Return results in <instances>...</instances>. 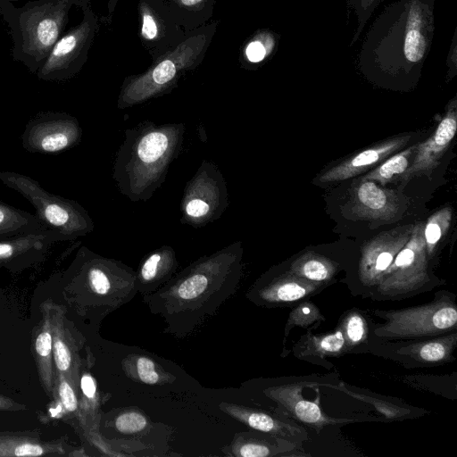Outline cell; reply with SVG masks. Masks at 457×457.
Listing matches in <instances>:
<instances>
[{"label":"cell","instance_id":"6da1fadb","mask_svg":"<svg viewBox=\"0 0 457 457\" xmlns=\"http://www.w3.org/2000/svg\"><path fill=\"white\" fill-rule=\"evenodd\" d=\"M436 0H396L376 17L361 42L357 65L383 82L413 81L428 57Z\"/></svg>","mask_w":457,"mask_h":457},{"label":"cell","instance_id":"7a4b0ae2","mask_svg":"<svg viewBox=\"0 0 457 457\" xmlns=\"http://www.w3.org/2000/svg\"><path fill=\"white\" fill-rule=\"evenodd\" d=\"M242 254L241 242L236 241L200 257L144 299L165 317L173 332L190 331L233 294L240 280Z\"/></svg>","mask_w":457,"mask_h":457},{"label":"cell","instance_id":"3957f363","mask_svg":"<svg viewBox=\"0 0 457 457\" xmlns=\"http://www.w3.org/2000/svg\"><path fill=\"white\" fill-rule=\"evenodd\" d=\"M184 135L183 122L144 120L127 129L113 164L112 179L119 191L132 202L149 200L165 181Z\"/></svg>","mask_w":457,"mask_h":457},{"label":"cell","instance_id":"277c9868","mask_svg":"<svg viewBox=\"0 0 457 457\" xmlns=\"http://www.w3.org/2000/svg\"><path fill=\"white\" fill-rule=\"evenodd\" d=\"M75 0H33L16 7L0 6V15L10 29L12 58L36 74L53 46L63 34L69 11Z\"/></svg>","mask_w":457,"mask_h":457},{"label":"cell","instance_id":"5b68a950","mask_svg":"<svg viewBox=\"0 0 457 457\" xmlns=\"http://www.w3.org/2000/svg\"><path fill=\"white\" fill-rule=\"evenodd\" d=\"M455 300V294L440 290L429 303L401 309L374 310L373 313L384 322L373 323V342L422 340L456 331Z\"/></svg>","mask_w":457,"mask_h":457},{"label":"cell","instance_id":"8992f818","mask_svg":"<svg viewBox=\"0 0 457 457\" xmlns=\"http://www.w3.org/2000/svg\"><path fill=\"white\" fill-rule=\"evenodd\" d=\"M207 44L204 34L188 37L165 52L146 71L127 78L118 96V109L132 107L169 92L185 71L197 65Z\"/></svg>","mask_w":457,"mask_h":457},{"label":"cell","instance_id":"52a82bcc","mask_svg":"<svg viewBox=\"0 0 457 457\" xmlns=\"http://www.w3.org/2000/svg\"><path fill=\"white\" fill-rule=\"evenodd\" d=\"M0 181L32 204L37 217L46 229L61 234L66 240L76 239L94 230V221L81 204L48 192L29 176L1 171Z\"/></svg>","mask_w":457,"mask_h":457},{"label":"cell","instance_id":"ba28073f","mask_svg":"<svg viewBox=\"0 0 457 457\" xmlns=\"http://www.w3.org/2000/svg\"><path fill=\"white\" fill-rule=\"evenodd\" d=\"M423 227L424 223L412 225L407 243L367 298L373 301H401L431 291L443 284L444 281L430 272Z\"/></svg>","mask_w":457,"mask_h":457},{"label":"cell","instance_id":"9c48e42d","mask_svg":"<svg viewBox=\"0 0 457 457\" xmlns=\"http://www.w3.org/2000/svg\"><path fill=\"white\" fill-rule=\"evenodd\" d=\"M228 205L226 180L219 168L203 160L187 181L180 203V222L193 228L218 220Z\"/></svg>","mask_w":457,"mask_h":457},{"label":"cell","instance_id":"30bf717a","mask_svg":"<svg viewBox=\"0 0 457 457\" xmlns=\"http://www.w3.org/2000/svg\"><path fill=\"white\" fill-rule=\"evenodd\" d=\"M81 21L63 33L56 41L35 74L45 81H66L76 76L85 64L97 29V20L90 4L82 0Z\"/></svg>","mask_w":457,"mask_h":457},{"label":"cell","instance_id":"8fae6325","mask_svg":"<svg viewBox=\"0 0 457 457\" xmlns=\"http://www.w3.org/2000/svg\"><path fill=\"white\" fill-rule=\"evenodd\" d=\"M411 228L412 225L381 233L361 246L354 279L347 283L353 295L367 298L377 287L407 243Z\"/></svg>","mask_w":457,"mask_h":457},{"label":"cell","instance_id":"7c38bea8","mask_svg":"<svg viewBox=\"0 0 457 457\" xmlns=\"http://www.w3.org/2000/svg\"><path fill=\"white\" fill-rule=\"evenodd\" d=\"M82 134L76 117L66 112H41L26 124L21 145L29 153L58 154L79 145Z\"/></svg>","mask_w":457,"mask_h":457},{"label":"cell","instance_id":"4fadbf2b","mask_svg":"<svg viewBox=\"0 0 457 457\" xmlns=\"http://www.w3.org/2000/svg\"><path fill=\"white\" fill-rule=\"evenodd\" d=\"M327 286L298 278L287 271L264 275L249 290L247 297L267 308L294 307L323 291Z\"/></svg>","mask_w":457,"mask_h":457},{"label":"cell","instance_id":"5bb4252c","mask_svg":"<svg viewBox=\"0 0 457 457\" xmlns=\"http://www.w3.org/2000/svg\"><path fill=\"white\" fill-rule=\"evenodd\" d=\"M457 129V101L454 96L435 132L423 143L417 144L412 161L402 176V182L408 183L420 176H429L437 167L450 146Z\"/></svg>","mask_w":457,"mask_h":457},{"label":"cell","instance_id":"9a60e30c","mask_svg":"<svg viewBox=\"0 0 457 457\" xmlns=\"http://www.w3.org/2000/svg\"><path fill=\"white\" fill-rule=\"evenodd\" d=\"M385 350L387 356L405 364L406 367L428 366L451 362L455 358L457 332L408 342L389 343Z\"/></svg>","mask_w":457,"mask_h":457},{"label":"cell","instance_id":"2e32d148","mask_svg":"<svg viewBox=\"0 0 457 457\" xmlns=\"http://www.w3.org/2000/svg\"><path fill=\"white\" fill-rule=\"evenodd\" d=\"M304 386L305 384L303 383L275 386L269 388L266 394L278 404L284 416L315 428L317 433L326 426L344 425L355 421V420L336 419L325 415L318 401L303 398L302 389Z\"/></svg>","mask_w":457,"mask_h":457},{"label":"cell","instance_id":"e0dca14e","mask_svg":"<svg viewBox=\"0 0 457 457\" xmlns=\"http://www.w3.org/2000/svg\"><path fill=\"white\" fill-rule=\"evenodd\" d=\"M352 204L353 212L362 219L392 220L400 212L395 193L369 179H361L353 188Z\"/></svg>","mask_w":457,"mask_h":457},{"label":"cell","instance_id":"ac0fdd59","mask_svg":"<svg viewBox=\"0 0 457 457\" xmlns=\"http://www.w3.org/2000/svg\"><path fill=\"white\" fill-rule=\"evenodd\" d=\"M410 138V135L397 137L365 149L327 170L319 180L321 183L338 182L359 175L405 146Z\"/></svg>","mask_w":457,"mask_h":457},{"label":"cell","instance_id":"d6986e66","mask_svg":"<svg viewBox=\"0 0 457 457\" xmlns=\"http://www.w3.org/2000/svg\"><path fill=\"white\" fill-rule=\"evenodd\" d=\"M220 406L230 416L255 431L299 444H303V441L308 439L306 430L290 420H283L264 411L240 405L222 403Z\"/></svg>","mask_w":457,"mask_h":457},{"label":"cell","instance_id":"ffe728a7","mask_svg":"<svg viewBox=\"0 0 457 457\" xmlns=\"http://www.w3.org/2000/svg\"><path fill=\"white\" fill-rule=\"evenodd\" d=\"M61 234L45 229L0 239V264L16 265L41 257L56 241H65Z\"/></svg>","mask_w":457,"mask_h":457},{"label":"cell","instance_id":"44dd1931","mask_svg":"<svg viewBox=\"0 0 457 457\" xmlns=\"http://www.w3.org/2000/svg\"><path fill=\"white\" fill-rule=\"evenodd\" d=\"M295 357L329 368L327 358L339 357L347 353L345 341L337 327L332 332L312 334L309 330L302 336L293 347Z\"/></svg>","mask_w":457,"mask_h":457},{"label":"cell","instance_id":"7402d4cb","mask_svg":"<svg viewBox=\"0 0 457 457\" xmlns=\"http://www.w3.org/2000/svg\"><path fill=\"white\" fill-rule=\"evenodd\" d=\"M178 268L176 253L170 245L160 246L142 260L136 273L135 285L141 292L149 293L168 282Z\"/></svg>","mask_w":457,"mask_h":457},{"label":"cell","instance_id":"603a6c76","mask_svg":"<svg viewBox=\"0 0 457 457\" xmlns=\"http://www.w3.org/2000/svg\"><path fill=\"white\" fill-rule=\"evenodd\" d=\"M299 450L303 451L302 444L260 431L237 435L229 447L231 454L240 457H269Z\"/></svg>","mask_w":457,"mask_h":457},{"label":"cell","instance_id":"cb8c5ba5","mask_svg":"<svg viewBox=\"0 0 457 457\" xmlns=\"http://www.w3.org/2000/svg\"><path fill=\"white\" fill-rule=\"evenodd\" d=\"M286 271L305 280L328 287L336 281L339 265L323 254L308 251L293 260Z\"/></svg>","mask_w":457,"mask_h":457},{"label":"cell","instance_id":"d4e9b609","mask_svg":"<svg viewBox=\"0 0 457 457\" xmlns=\"http://www.w3.org/2000/svg\"><path fill=\"white\" fill-rule=\"evenodd\" d=\"M337 327L344 335L348 353L363 350L364 345L373 342V323L368 320L366 313L358 308L345 312Z\"/></svg>","mask_w":457,"mask_h":457},{"label":"cell","instance_id":"484cf974","mask_svg":"<svg viewBox=\"0 0 457 457\" xmlns=\"http://www.w3.org/2000/svg\"><path fill=\"white\" fill-rule=\"evenodd\" d=\"M46 229L36 214L0 200V239Z\"/></svg>","mask_w":457,"mask_h":457},{"label":"cell","instance_id":"4316f807","mask_svg":"<svg viewBox=\"0 0 457 457\" xmlns=\"http://www.w3.org/2000/svg\"><path fill=\"white\" fill-rule=\"evenodd\" d=\"M417 144L390 155L381 162L375 169L365 175L362 179H369L385 185L396 177L403 176L411 164Z\"/></svg>","mask_w":457,"mask_h":457},{"label":"cell","instance_id":"83f0119b","mask_svg":"<svg viewBox=\"0 0 457 457\" xmlns=\"http://www.w3.org/2000/svg\"><path fill=\"white\" fill-rule=\"evenodd\" d=\"M452 214L450 206L444 207L430 215L424 224L423 236L428 262L434 258L438 243L450 228Z\"/></svg>","mask_w":457,"mask_h":457},{"label":"cell","instance_id":"f1b7e54d","mask_svg":"<svg viewBox=\"0 0 457 457\" xmlns=\"http://www.w3.org/2000/svg\"><path fill=\"white\" fill-rule=\"evenodd\" d=\"M325 320L320 309L312 302L305 300L292 307L285 327V337L295 327L309 329L315 328Z\"/></svg>","mask_w":457,"mask_h":457},{"label":"cell","instance_id":"f546056e","mask_svg":"<svg viewBox=\"0 0 457 457\" xmlns=\"http://www.w3.org/2000/svg\"><path fill=\"white\" fill-rule=\"evenodd\" d=\"M141 13V37L146 43H159L166 37V22L157 14L147 2H142Z\"/></svg>","mask_w":457,"mask_h":457},{"label":"cell","instance_id":"4dcf8cb0","mask_svg":"<svg viewBox=\"0 0 457 457\" xmlns=\"http://www.w3.org/2000/svg\"><path fill=\"white\" fill-rule=\"evenodd\" d=\"M51 322L45 323V328L38 334L35 348L38 357V361L41 368L42 377L45 385L51 390L52 388V375H51V358L53 353V335L51 328Z\"/></svg>","mask_w":457,"mask_h":457},{"label":"cell","instance_id":"1f68e13d","mask_svg":"<svg viewBox=\"0 0 457 457\" xmlns=\"http://www.w3.org/2000/svg\"><path fill=\"white\" fill-rule=\"evenodd\" d=\"M383 0H346L347 9L354 12L356 27L350 46H353L360 38L369 20Z\"/></svg>","mask_w":457,"mask_h":457},{"label":"cell","instance_id":"d6a6232c","mask_svg":"<svg viewBox=\"0 0 457 457\" xmlns=\"http://www.w3.org/2000/svg\"><path fill=\"white\" fill-rule=\"evenodd\" d=\"M275 39L271 33L262 31L247 44L245 54L250 62L257 63L268 57L274 49Z\"/></svg>","mask_w":457,"mask_h":457},{"label":"cell","instance_id":"836d02e7","mask_svg":"<svg viewBox=\"0 0 457 457\" xmlns=\"http://www.w3.org/2000/svg\"><path fill=\"white\" fill-rule=\"evenodd\" d=\"M339 389L345 392L347 395L353 396V398H358L361 401L372 404L380 413L384 414L388 419H405L408 418L409 415L413 416L412 412L409 409L395 405L393 403L384 401L379 398L377 399L370 397L360 393H354L351 390H348L343 385L339 387Z\"/></svg>","mask_w":457,"mask_h":457},{"label":"cell","instance_id":"e575fe53","mask_svg":"<svg viewBox=\"0 0 457 457\" xmlns=\"http://www.w3.org/2000/svg\"><path fill=\"white\" fill-rule=\"evenodd\" d=\"M53 335V357L56 368L63 373H68L71 366V352L66 341L61 337L58 327L52 328Z\"/></svg>","mask_w":457,"mask_h":457},{"label":"cell","instance_id":"d590c367","mask_svg":"<svg viewBox=\"0 0 457 457\" xmlns=\"http://www.w3.org/2000/svg\"><path fill=\"white\" fill-rule=\"evenodd\" d=\"M114 424L118 431L130 435L142 431L147 426V419L141 412L131 410L118 415Z\"/></svg>","mask_w":457,"mask_h":457},{"label":"cell","instance_id":"8d00e7d4","mask_svg":"<svg viewBox=\"0 0 457 457\" xmlns=\"http://www.w3.org/2000/svg\"><path fill=\"white\" fill-rule=\"evenodd\" d=\"M136 371L140 381L154 385L160 381V376L155 363L148 357L139 356L136 361Z\"/></svg>","mask_w":457,"mask_h":457},{"label":"cell","instance_id":"74e56055","mask_svg":"<svg viewBox=\"0 0 457 457\" xmlns=\"http://www.w3.org/2000/svg\"><path fill=\"white\" fill-rule=\"evenodd\" d=\"M58 393L62 405L68 411H75L78 408V399L73 387L61 375Z\"/></svg>","mask_w":457,"mask_h":457},{"label":"cell","instance_id":"f35d334b","mask_svg":"<svg viewBox=\"0 0 457 457\" xmlns=\"http://www.w3.org/2000/svg\"><path fill=\"white\" fill-rule=\"evenodd\" d=\"M447 79H452L455 77L457 71V29L453 31L452 43L448 51L446 58Z\"/></svg>","mask_w":457,"mask_h":457},{"label":"cell","instance_id":"ab89813d","mask_svg":"<svg viewBox=\"0 0 457 457\" xmlns=\"http://www.w3.org/2000/svg\"><path fill=\"white\" fill-rule=\"evenodd\" d=\"M44 453V448L38 445L25 443L14 448L13 454L16 456H39Z\"/></svg>","mask_w":457,"mask_h":457},{"label":"cell","instance_id":"60d3db41","mask_svg":"<svg viewBox=\"0 0 457 457\" xmlns=\"http://www.w3.org/2000/svg\"><path fill=\"white\" fill-rule=\"evenodd\" d=\"M80 388L87 399H94L96 394V386L90 374H84L80 378Z\"/></svg>","mask_w":457,"mask_h":457},{"label":"cell","instance_id":"b9f144b4","mask_svg":"<svg viewBox=\"0 0 457 457\" xmlns=\"http://www.w3.org/2000/svg\"><path fill=\"white\" fill-rule=\"evenodd\" d=\"M205 0H175V2L185 8L192 9L200 6Z\"/></svg>","mask_w":457,"mask_h":457},{"label":"cell","instance_id":"7bdbcfd3","mask_svg":"<svg viewBox=\"0 0 457 457\" xmlns=\"http://www.w3.org/2000/svg\"><path fill=\"white\" fill-rule=\"evenodd\" d=\"M13 1L15 2V1H18V0H0V6L2 4H4L7 3V2H12V3Z\"/></svg>","mask_w":457,"mask_h":457},{"label":"cell","instance_id":"ee69618b","mask_svg":"<svg viewBox=\"0 0 457 457\" xmlns=\"http://www.w3.org/2000/svg\"><path fill=\"white\" fill-rule=\"evenodd\" d=\"M77 3V5H79L82 0H75Z\"/></svg>","mask_w":457,"mask_h":457}]
</instances>
